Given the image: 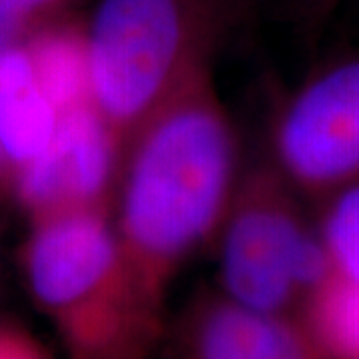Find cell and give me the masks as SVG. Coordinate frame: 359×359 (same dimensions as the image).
I'll return each mask as SVG.
<instances>
[{
	"label": "cell",
	"instance_id": "11",
	"mask_svg": "<svg viewBox=\"0 0 359 359\" xmlns=\"http://www.w3.org/2000/svg\"><path fill=\"white\" fill-rule=\"evenodd\" d=\"M313 214L332 269L359 285V182L313 204Z\"/></svg>",
	"mask_w": 359,
	"mask_h": 359
},
{
	"label": "cell",
	"instance_id": "5",
	"mask_svg": "<svg viewBox=\"0 0 359 359\" xmlns=\"http://www.w3.org/2000/svg\"><path fill=\"white\" fill-rule=\"evenodd\" d=\"M264 154L318 204L359 182V50L313 68L276 106Z\"/></svg>",
	"mask_w": 359,
	"mask_h": 359
},
{
	"label": "cell",
	"instance_id": "15",
	"mask_svg": "<svg viewBox=\"0 0 359 359\" xmlns=\"http://www.w3.org/2000/svg\"><path fill=\"white\" fill-rule=\"evenodd\" d=\"M14 178H16V172H14L13 162L8 160V156L0 146V204H4L6 200H13Z\"/></svg>",
	"mask_w": 359,
	"mask_h": 359
},
{
	"label": "cell",
	"instance_id": "13",
	"mask_svg": "<svg viewBox=\"0 0 359 359\" xmlns=\"http://www.w3.org/2000/svg\"><path fill=\"white\" fill-rule=\"evenodd\" d=\"M276 11L306 40H318L344 0H271Z\"/></svg>",
	"mask_w": 359,
	"mask_h": 359
},
{
	"label": "cell",
	"instance_id": "14",
	"mask_svg": "<svg viewBox=\"0 0 359 359\" xmlns=\"http://www.w3.org/2000/svg\"><path fill=\"white\" fill-rule=\"evenodd\" d=\"M39 347V341L22 327L0 321V359H25Z\"/></svg>",
	"mask_w": 359,
	"mask_h": 359
},
{
	"label": "cell",
	"instance_id": "9",
	"mask_svg": "<svg viewBox=\"0 0 359 359\" xmlns=\"http://www.w3.org/2000/svg\"><path fill=\"white\" fill-rule=\"evenodd\" d=\"M25 46L36 82L58 114L94 102L84 18L74 14L42 30Z\"/></svg>",
	"mask_w": 359,
	"mask_h": 359
},
{
	"label": "cell",
	"instance_id": "16",
	"mask_svg": "<svg viewBox=\"0 0 359 359\" xmlns=\"http://www.w3.org/2000/svg\"><path fill=\"white\" fill-rule=\"evenodd\" d=\"M25 359H52V358L46 353V349L40 346L36 351H32V353H30V355H26Z\"/></svg>",
	"mask_w": 359,
	"mask_h": 359
},
{
	"label": "cell",
	"instance_id": "3",
	"mask_svg": "<svg viewBox=\"0 0 359 359\" xmlns=\"http://www.w3.org/2000/svg\"><path fill=\"white\" fill-rule=\"evenodd\" d=\"M242 0H92V100L126 144L160 104L216 65Z\"/></svg>",
	"mask_w": 359,
	"mask_h": 359
},
{
	"label": "cell",
	"instance_id": "8",
	"mask_svg": "<svg viewBox=\"0 0 359 359\" xmlns=\"http://www.w3.org/2000/svg\"><path fill=\"white\" fill-rule=\"evenodd\" d=\"M60 114L36 82L25 44L0 50V146L14 172L50 144Z\"/></svg>",
	"mask_w": 359,
	"mask_h": 359
},
{
	"label": "cell",
	"instance_id": "12",
	"mask_svg": "<svg viewBox=\"0 0 359 359\" xmlns=\"http://www.w3.org/2000/svg\"><path fill=\"white\" fill-rule=\"evenodd\" d=\"M92 0H0V50L20 46Z\"/></svg>",
	"mask_w": 359,
	"mask_h": 359
},
{
	"label": "cell",
	"instance_id": "2",
	"mask_svg": "<svg viewBox=\"0 0 359 359\" xmlns=\"http://www.w3.org/2000/svg\"><path fill=\"white\" fill-rule=\"evenodd\" d=\"M18 266L66 359H152L166 335V313L142 292L110 210L30 219Z\"/></svg>",
	"mask_w": 359,
	"mask_h": 359
},
{
	"label": "cell",
	"instance_id": "7",
	"mask_svg": "<svg viewBox=\"0 0 359 359\" xmlns=\"http://www.w3.org/2000/svg\"><path fill=\"white\" fill-rule=\"evenodd\" d=\"M174 359H327L297 316L245 308L208 290L182 311Z\"/></svg>",
	"mask_w": 359,
	"mask_h": 359
},
{
	"label": "cell",
	"instance_id": "4",
	"mask_svg": "<svg viewBox=\"0 0 359 359\" xmlns=\"http://www.w3.org/2000/svg\"><path fill=\"white\" fill-rule=\"evenodd\" d=\"M214 245L218 292L266 313L299 318L334 271L313 205L264 152L244 162Z\"/></svg>",
	"mask_w": 359,
	"mask_h": 359
},
{
	"label": "cell",
	"instance_id": "6",
	"mask_svg": "<svg viewBox=\"0 0 359 359\" xmlns=\"http://www.w3.org/2000/svg\"><path fill=\"white\" fill-rule=\"evenodd\" d=\"M124 142L96 104L60 114L46 150L20 168L13 200L26 222L80 210H110Z\"/></svg>",
	"mask_w": 359,
	"mask_h": 359
},
{
	"label": "cell",
	"instance_id": "10",
	"mask_svg": "<svg viewBox=\"0 0 359 359\" xmlns=\"http://www.w3.org/2000/svg\"><path fill=\"white\" fill-rule=\"evenodd\" d=\"M299 318L325 358L359 359V285L332 271Z\"/></svg>",
	"mask_w": 359,
	"mask_h": 359
},
{
	"label": "cell",
	"instance_id": "1",
	"mask_svg": "<svg viewBox=\"0 0 359 359\" xmlns=\"http://www.w3.org/2000/svg\"><path fill=\"white\" fill-rule=\"evenodd\" d=\"M214 70H200L130 134L110 208L130 269L162 313L180 271L214 244L245 162Z\"/></svg>",
	"mask_w": 359,
	"mask_h": 359
}]
</instances>
